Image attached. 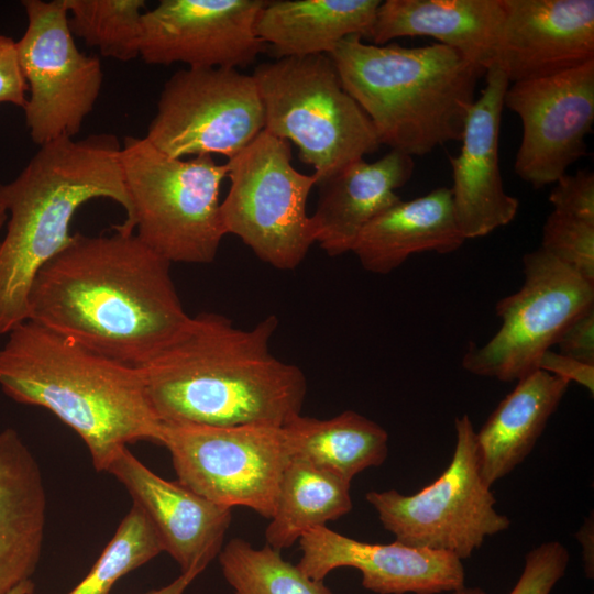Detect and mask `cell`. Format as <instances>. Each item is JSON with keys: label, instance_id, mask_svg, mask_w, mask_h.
Segmentation results:
<instances>
[{"label": "cell", "instance_id": "6da1fadb", "mask_svg": "<svg viewBox=\"0 0 594 594\" xmlns=\"http://www.w3.org/2000/svg\"><path fill=\"white\" fill-rule=\"evenodd\" d=\"M73 234L36 275L29 320L140 367L186 326L170 263L134 233Z\"/></svg>", "mask_w": 594, "mask_h": 594}, {"label": "cell", "instance_id": "7a4b0ae2", "mask_svg": "<svg viewBox=\"0 0 594 594\" xmlns=\"http://www.w3.org/2000/svg\"><path fill=\"white\" fill-rule=\"evenodd\" d=\"M274 315L242 329L216 312L190 316L182 331L140 366L161 424L283 427L301 413L307 380L270 348Z\"/></svg>", "mask_w": 594, "mask_h": 594}, {"label": "cell", "instance_id": "3957f363", "mask_svg": "<svg viewBox=\"0 0 594 594\" xmlns=\"http://www.w3.org/2000/svg\"><path fill=\"white\" fill-rule=\"evenodd\" d=\"M0 387L19 404L43 407L86 443L107 471L129 443L161 444L162 424L141 370L98 354L34 321L8 333L0 348Z\"/></svg>", "mask_w": 594, "mask_h": 594}, {"label": "cell", "instance_id": "277c9868", "mask_svg": "<svg viewBox=\"0 0 594 594\" xmlns=\"http://www.w3.org/2000/svg\"><path fill=\"white\" fill-rule=\"evenodd\" d=\"M114 134L63 138L40 146L21 173L0 183L8 215L0 240V334L29 320V294L37 273L72 241L70 222L87 201L132 205Z\"/></svg>", "mask_w": 594, "mask_h": 594}, {"label": "cell", "instance_id": "5b68a950", "mask_svg": "<svg viewBox=\"0 0 594 594\" xmlns=\"http://www.w3.org/2000/svg\"><path fill=\"white\" fill-rule=\"evenodd\" d=\"M328 55L381 144L410 156L461 140L475 88L486 72L439 43L375 45L351 35Z\"/></svg>", "mask_w": 594, "mask_h": 594}, {"label": "cell", "instance_id": "8992f818", "mask_svg": "<svg viewBox=\"0 0 594 594\" xmlns=\"http://www.w3.org/2000/svg\"><path fill=\"white\" fill-rule=\"evenodd\" d=\"M120 158L132 215L112 229L134 233L170 264L213 262L227 234L219 199L227 163L170 157L132 135L123 139Z\"/></svg>", "mask_w": 594, "mask_h": 594}, {"label": "cell", "instance_id": "52a82bcc", "mask_svg": "<svg viewBox=\"0 0 594 594\" xmlns=\"http://www.w3.org/2000/svg\"><path fill=\"white\" fill-rule=\"evenodd\" d=\"M252 76L264 108V130L293 142L317 182L382 145L328 54L264 62Z\"/></svg>", "mask_w": 594, "mask_h": 594}, {"label": "cell", "instance_id": "ba28073f", "mask_svg": "<svg viewBox=\"0 0 594 594\" xmlns=\"http://www.w3.org/2000/svg\"><path fill=\"white\" fill-rule=\"evenodd\" d=\"M227 165L230 188L220 204L226 233L239 237L268 265L296 268L316 243L307 215L316 176L299 173L289 143L265 130Z\"/></svg>", "mask_w": 594, "mask_h": 594}, {"label": "cell", "instance_id": "9c48e42d", "mask_svg": "<svg viewBox=\"0 0 594 594\" xmlns=\"http://www.w3.org/2000/svg\"><path fill=\"white\" fill-rule=\"evenodd\" d=\"M454 427L452 459L436 481L413 495L395 490L371 491L365 498L396 541L446 551L463 560L487 537L507 530L512 521L496 510V498L481 475L469 415L457 418Z\"/></svg>", "mask_w": 594, "mask_h": 594}, {"label": "cell", "instance_id": "30bf717a", "mask_svg": "<svg viewBox=\"0 0 594 594\" xmlns=\"http://www.w3.org/2000/svg\"><path fill=\"white\" fill-rule=\"evenodd\" d=\"M161 446L179 483L216 504L271 519L290 461L283 427L162 424Z\"/></svg>", "mask_w": 594, "mask_h": 594}, {"label": "cell", "instance_id": "8fae6325", "mask_svg": "<svg viewBox=\"0 0 594 594\" xmlns=\"http://www.w3.org/2000/svg\"><path fill=\"white\" fill-rule=\"evenodd\" d=\"M524 284L496 304L501 328L482 346L472 344L462 359L471 374L503 382L538 370L541 356L564 329L594 307L590 283L542 248L524 255Z\"/></svg>", "mask_w": 594, "mask_h": 594}, {"label": "cell", "instance_id": "7c38bea8", "mask_svg": "<svg viewBox=\"0 0 594 594\" xmlns=\"http://www.w3.org/2000/svg\"><path fill=\"white\" fill-rule=\"evenodd\" d=\"M21 3L28 25L15 46L30 91L23 110L32 141L42 146L80 131L100 95L103 72L97 56L77 47L64 0Z\"/></svg>", "mask_w": 594, "mask_h": 594}, {"label": "cell", "instance_id": "4fadbf2b", "mask_svg": "<svg viewBox=\"0 0 594 594\" xmlns=\"http://www.w3.org/2000/svg\"><path fill=\"white\" fill-rule=\"evenodd\" d=\"M264 127V108L252 75L188 67L164 84L145 138L175 158L213 154L230 158Z\"/></svg>", "mask_w": 594, "mask_h": 594}, {"label": "cell", "instance_id": "5bb4252c", "mask_svg": "<svg viewBox=\"0 0 594 594\" xmlns=\"http://www.w3.org/2000/svg\"><path fill=\"white\" fill-rule=\"evenodd\" d=\"M504 106L522 123L515 172L535 188L556 183L586 154L594 122V61L509 84Z\"/></svg>", "mask_w": 594, "mask_h": 594}, {"label": "cell", "instance_id": "9a60e30c", "mask_svg": "<svg viewBox=\"0 0 594 594\" xmlns=\"http://www.w3.org/2000/svg\"><path fill=\"white\" fill-rule=\"evenodd\" d=\"M267 0H161L142 19L140 57L151 65L246 67L267 47L255 24Z\"/></svg>", "mask_w": 594, "mask_h": 594}, {"label": "cell", "instance_id": "2e32d148", "mask_svg": "<svg viewBox=\"0 0 594 594\" xmlns=\"http://www.w3.org/2000/svg\"><path fill=\"white\" fill-rule=\"evenodd\" d=\"M297 568L316 581L338 568L362 573L364 588L377 594H439L465 586V570L457 556L427 548L367 543L338 534L326 526L305 532Z\"/></svg>", "mask_w": 594, "mask_h": 594}, {"label": "cell", "instance_id": "e0dca14e", "mask_svg": "<svg viewBox=\"0 0 594 594\" xmlns=\"http://www.w3.org/2000/svg\"><path fill=\"white\" fill-rule=\"evenodd\" d=\"M484 77L485 87L464 122L460 154L449 156L453 211L465 240L487 235L508 224L519 207L518 199L505 191L498 162L499 129L509 80L496 65Z\"/></svg>", "mask_w": 594, "mask_h": 594}, {"label": "cell", "instance_id": "ac0fdd59", "mask_svg": "<svg viewBox=\"0 0 594 594\" xmlns=\"http://www.w3.org/2000/svg\"><path fill=\"white\" fill-rule=\"evenodd\" d=\"M495 65L510 82L594 61L593 0H503Z\"/></svg>", "mask_w": 594, "mask_h": 594}, {"label": "cell", "instance_id": "d6986e66", "mask_svg": "<svg viewBox=\"0 0 594 594\" xmlns=\"http://www.w3.org/2000/svg\"><path fill=\"white\" fill-rule=\"evenodd\" d=\"M112 474L153 524L182 573H201L222 550L232 508L216 504L182 483L162 479L128 447L109 464Z\"/></svg>", "mask_w": 594, "mask_h": 594}, {"label": "cell", "instance_id": "ffe728a7", "mask_svg": "<svg viewBox=\"0 0 594 594\" xmlns=\"http://www.w3.org/2000/svg\"><path fill=\"white\" fill-rule=\"evenodd\" d=\"M414 168L413 156L391 150L375 162L355 161L317 182L319 199L311 216L316 243L330 256L352 252L364 227L402 199L396 190Z\"/></svg>", "mask_w": 594, "mask_h": 594}, {"label": "cell", "instance_id": "44dd1931", "mask_svg": "<svg viewBox=\"0 0 594 594\" xmlns=\"http://www.w3.org/2000/svg\"><path fill=\"white\" fill-rule=\"evenodd\" d=\"M503 22V0H385L369 38L383 45L429 36L487 70L496 63Z\"/></svg>", "mask_w": 594, "mask_h": 594}, {"label": "cell", "instance_id": "7402d4cb", "mask_svg": "<svg viewBox=\"0 0 594 594\" xmlns=\"http://www.w3.org/2000/svg\"><path fill=\"white\" fill-rule=\"evenodd\" d=\"M45 515L37 461L14 429L0 431V594L31 580L42 552Z\"/></svg>", "mask_w": 594, "mask_h": 594}, {"label": "cell", "instance_id": "603a6c76", "mask_svg": "<svg viewBox=\"0 0 594 594\" xmlns=\"http://www.w3.org/2000/svg\"><path fill=\"white\" fill-rule=\"evenodd\" d=\"M464 241L451 189L440 187L415 199H400L382 211L361 231L352 252L366 271L388 274L413 254L451 253Z\"/></svg>", "mask_w": 594, "mask_h": 594}, {"label": "cell", "instance_id": "cb8c5ba5", "mask_svg": "<svg viewBox=\"0 0 594 594\" xmlns=\"http://www.w3.org/2000/svg\"><path fill=\"white\" fill-rule=\"evenodd\" d=\"M517 382L475 432L481 475L490 487L529 455L570 385L541 370Z\"/></svg>", "mask_w": 594, "mask_h": 594}, {"label": "cell", "instance_id": "d4e9b609", "mask_svg": "<svg viewBox=\"0 0 594 594\" xmlns=\"http://www.w3.org/2000/svg\"><path fill=\"white\" fill-rule=\"evenodd\" d=\"M381 0H267L255 33L276 58L330 54L351 35L369 37Z\"/></svg>", "mask_w": 594, "mask_h": 594}, {"label": "cell", "instance_id": "484cf974", "mask_svg": "<svg viewBox=\"0 0 594 594\" xmlns=\"http://www.w3.org/2000/svg\"><path fill=\"white\" fill-rule=\"evenodd\" d=\"M290 459L307 462L351 482L380 466L388 454V433L378 424L346 410L330 419L301 414L283 426Z\"/></svg>", "mask_w": 594, "mask_h": 594}, {"label": "cell", "instance_id": "4316f807", "mask_svg": "<svg viewBox=\"0 0 594 594\" xmlns=\"http://www.w3.org/2000/svg\"><path fill=\"white\" fill-rule=\"evenodd\" d=\"M350 487L351 482L290 459L265 531L267 544L277 551L289 548L308 530L350 513Z\"/></svg>", "mask_w": 594, "mask_h": 594}, {"label": "cell", "instance_id": "83f0119b", "mask_svg": "<svg viewBox=\"0 0 594 594\" xmlns=\"http://www.w3.org/2000/svg\"><path fill=\"white\" fill-rule=\"evenodd\" d=\"M219 562L234 594H333L323 581L308 578L268 544L256 549L241 538L231 539Z\"/></svg>", "mask_w": 594, "mask_h": 594}, {"label": "cell", "instance_id": "f1b7e54d", "mask_svg": "<svg viewBox=\"0 0 594 594\" xmlns=\"http://www.w3.org/2000/svg\"><path fill=\"white\" fill-rule=\"evenodd\" d=\"M73 35L121 62L140 56L144 0H64Z\"/></svg>", "mask_w": 594, "mask_h": 594}, {"label": "cell", "instance_id": "f546056e", "mask_svg": "<svg viewBox=\"0 0 594 594\" xmlns=\"http://www.w3.org/2000/svg\"><path fill=\"white\" fill-rule=\"evenodd\" d=\"M162 551L163 543L153 524L133 504L89 573L67 594H109L119 579Z\"/></svg>", "mask_w": 594, "mask_h": 594}, {"label": "cell", "instance_id": "4dcf8cb0", "mask_svg": "<svg viewBox=\"0 0 594 594\" xmlns=\"http://www.w3.org/2000/svg\"><path fill=\"white\" fill-rule=\"evenodd\" d=\"M540 248L594 284V224L552 210L543 224Z\"/></svg>", "mask_w": 594, "mask_h": 594}, {"label": "cell", "instance_id": "1f68e13d", "mask_svg": "<svg viewBox=\"0 0 594 594\" xmlns=\"http://www.w3.org/2000/svg\"><path fill=\"white\" fill-rule=\"evenodd\" d=\"M570 556L559 541L535 547L525 557L522 572L509 594H550L564 576Z\"/></svg>", "mask_w": 594, "mask_h": 594}, {"label": "cell", "instance_id": "d6a6232c", "mask_svg": "<svg viewBox=\"0 0 594 594\" xmlns=\"http://www.w3.org/2000/svg\"><path fill=\"white\" fill-rule=\"evenodd\" d=\"M553 211L594 224V173L564 174L549 195Z\"/></svg>", "mask_w": 594, "mask_h": 594}, {"label": "cell", "instance_id": "836d02e7", "mask_svg": "<svg viewBox=\"0 0 594 594\" xmlns=\"http://www.w3.org/2000/svg\"><path fill=\"white\" fill-rule=\"evenodd\" d=\"M28 85L22 76L15 41L0 33V103L24 108Z\"/></svg>", "mask_w": 594, "mask_h": 594}, {"label": "cell", "instance_id": "e575fe53", "mask_svg": "<svg viewBox=\"0 0 594 594\" xmlns=\"http://www.w3.org/2000/svg\"><path fill=\"white\" fill-rule=\"evenodd\" d=\"M556 345L560 353L594 365V307L576 317Z\"/></svg>", "mask_w": 594, "mask_h": 594}, {"label": "cell", "instance_id": "d590c367", "mask_svg": "<svg viewBox=\"0 0 594 594\" xmlns=\"http://www.w3.org/2000/svg\"><path fill=\"white\" fill-rule=\"evenodd\" d=\"M538 370L548 372L569 383L574 382L591 394L594 393V365L552 350L547 351L540 359Z\"/></svg>", "mask_w": 594, "mask_h": 594}, {"label": "cell", "instance_id": "8d00e7d4", "mask_svg": "<svg viewBox=\"0 0 594 594\" xmlns=\"http://www.w3.org/2000/svg\"><path fill=\"white\" fill-rule=\"evenodd\" d=\"M593 527V518H586L584 524L580 527L575 535L582 548V558L584 562L585 575L588 579H593L594 576Z\"/></svg>", "mask_w": 594, "mask_h": 594}, {"label": "cell", "instance_id": "74e56055", "mask_svg": "<svg viewBox=\"0 0 594 594\" xmlns=\"http://www.w3.org/2000/svg\"><path fill=\"white\" fill-rule=\"evenodd\" d=\"M196 571L182 573L177 579L168 585L158 590H152L144 594H184L189 584L199 575Z\"/></svg>", "mask_w": 594, "mask_h": 594}, {"label": "cell", "instance_id": "f35d334b", "mask_svg": "<svg viewBox=\"0 0 594 594\" xmlns=\"http://www.w3.org/2000/svg\"><path fill=\"white\" fill-rule=\"evenodd\" d=\"M34 584L31 580H28L18 585L10 594H33Z\"/></svg>", "mask_w": 594, "mask_h": 594}, {"label": "cell", "instance_id": "ab89813d", "mask_svg": "<svg viewBox=\"0 0 594 594\" xmlns=\"http://www.w3.org/2000/svg\"><path fill=\"white\" fill-rule=\"evenodd\" d=\"M452 594H487V593L481 587L464 586L458 591L452 592Z\"/></svg>", "mask_w": 594, "mask_h": 594}, {"label": "cell", "instance_id": "60d3db41", "mask_svg": "<svg viewBox=\"0 0 594 594\" xmlns=\"http://www.w3.org/2000/svg\"><path fill=\"white\" fill-rule=\"evenodd\" d=\"M8 215L3 208L0 207V229L6 224Z\"/></svg>", "mask_w": 594, "mask_h": 594}]
</instances>
